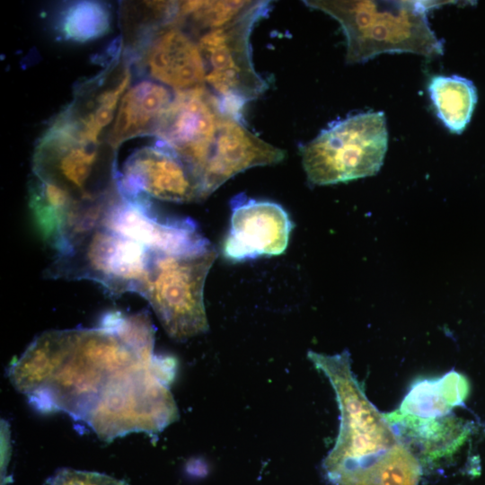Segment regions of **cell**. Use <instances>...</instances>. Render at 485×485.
Wrapping results in <instances>:
<instances>
[{"label": "cell", "instance_id": "cell-1", "mask_svg": "<svg viewBox=\"0 0 485 485\" xmlns=\"http://www.w3.org/2000/svg\"><path fill=\"white\" fill-rule=\"evenodd\" d=\"M154 346L146 313L113 311L95 328L41 333L8 375L35 409L64 412L105 442L133 432L154 436L179 411L170 390L175 360Z\"/></svg>", "mask_w": 485, "mask_h": 485}, {"label": "cell", "instance_id": "cell-2", "mask_svg": "<svg viewBox=\"0 0 485 485\" xmlns=\"http://www.w3.org/2000/svg\"><path fill=\"white\" fill-rule=\"evenodd\" d=\"M340 24L346 37L348 64L367 62L384 53H413L427 57L444 53L443 41L430 28L427 11L437 2L307 0Z\"/></svg>", "mask_w": 485, "mask_h": 485}, {"label": "cell", "instance_id": "cell-3", "mask_svg": "<svg viewBox=\"0 0 485 485\" xmlns=\"http://www.w3.org/2000/svg\"><path fill=\"white\" fill-rule=\"evenodd\" d=\"M308 358L330 381L340 411L339 434L322 467L333 483L369 459L401 442L394 427L367 399L355 377L350 355L309 351Z\"/></svg>", "mask_w": 485, "mask_h": 485}, {"label": "cell", "instance_id": "cell-4", "mask_svg": "<svg viewBox=\"0 0 485 485\" xmlns=\"http://www.w3.org/2000/svg\"><path fill=\"white\" fill-rule=\"evenodd\" d=\"M32 172L102 216L120 197L116 151L84 139L56 117L35 146Z\"/></svg>", "mask_w": 485, "mask_h": 485}, {"label": "cell", "instance_id": "cell-5", "mask_svg": "<svg viewBox=\"0 0 485 485\" xmlns=\"http://www.w3.org/2000/svg\"><path fill=\"white\" fill-rule=\"evenodd\" d=\"M388 146L383 111H366L338 119L299 146L308 182L330 185L376 174Z\"/></svg>", "mask_w": 485, "mask_h": 485}, {"label": "cell", "instance_id": "cell-6", "mask_svg": "<svg viewBox=\"0 0 485 485\" xmlns=\"http://www.w3.org/2000/svg\"><path fill=\"white\" fill-rule=\"evenodd\" d=\"M216 257L212 245L190 254L152 251L137 294L150 304L171 338L186 340L208 330L203 291Z\"/></svg>", "mask_w": 485, "mask_h": 485}, {"label": "cell", "instance_id": "cell-7", "mask_svg": "<svg viewBox=\"0 0 485 485\" xmlns=\"http://www.w3.org/2000/svg\"><path fill=\"white\" fill-rule=\"evenodd\" d=\"M269 9V1H255L233 22L195 36L204 62L206 86L231 116L242 119L244 105L269 88L253 66L250 38Z\"/></svg>", "mask_w": 485, "mask_h": 485}, {"label": "cell", "instance_id": "cell-8", "mask_svg": "<svg viewBox=\"0 0 485 485\" xmlns=\"http://www.w3.org/2000/svg\"><path fill=\"white\" fill-rule=\"evenodd\" d=\"M152 251L141 243L100 225L57 254L47 270L53 278L88 279L112 295L137 293Z\"/></svg>", "mask_w": 485, "mask_h": 485}, {"label": "cell", "instance_id": "cell-9", "mask_svg": "<svg viewBox=\"0 0 485 485\" xmlns=\"http://www.w3.org/2000/svg\"><path fill=\"white\" fill-rule=\"evenodd\" d=\"M101 225L154 252L190 254L211 246L195 221L162 215L143 196L121 195L108 209Z\"/></svg>", "mask_w": 485, "mask_h": 485}, {"label": "cell", "instance_id": "cell-10", "mask_svg": "<svg viewBox=\"0 0 485 485\" xmlns=\"http://www.w3.org/2000/svg\"><path fill=\"white\" fill-rule=\"evenodd\" d=\"M118 187L126 197H146L188 203L205 199L192 168L168 145L158 140L136 149L119 172Z\"/></svg>", "mask_w": 485, "mask_h": 485}, {"label": "cell", "instance_id": "cell-11", "mask_svg": "<svg viewBox=\"0 0 485 485\" xmlns=\"http://www.w3.org/2000/svg\"><path fill=\"white\" fill-rule=\"evenodd\" d=\"M225 114L218 97L207 87L175 93L155 137L172 148L200 181V172Z\"/></svg>", "mask_w": 485, "mask_h": 485}, {"label": "cell", "instance_id": "cell-12", "mask_svg": "<svg viewBox=\"0 0 485 485\" xmlns=\"http://www.w3.org/2000/svg\"><path fill=\"white\" fill-rule=\"evenodd\" d=\"M110 47L105 68L77 84L72 101L56 116L93 143H102L100 137L114 119L132 77V62L125 53L122 40H115Z\"/></svg>", "mask_w": 485, "mask_h": 485}, {"label": "cell", "instance_id": "cell-13", "mask_svg": "<svg viewBox=\"0 0 485 485\" xmlns=\"http://www.w3.org/2000/svg\"><path fill=\"white\" fill-rule=\"evenodd\" d=\"M126 52L144 77L175 93L207 87L196 38L181 25H165Z\"/></svg>", "mask_w": 485, "mask_h": 485}, {"label": "cell", "instance_id": "cell-14", "mask_svg": "<svg viewBox=\"0 0 485 485\" xmlns=\"http://www.w3.org/2000/svg\"><path fill=\"white\" fill-rule=\"evenodd\" d=\"M230 206V228L222 245L226 260L241 262L286 251L293 223L279 204L241 193Z\"/></svg>", "mask_w": 485, "mask_h": 485}, {"label": "cell", "instance_id": "cell-15", "mask_svg": "<svg viewBox=\"0 0 485 485\" xmlns=\"http://www.w3.org/2000/svg\"><path fill=\"white\" fill-rule=\"evenodd\" d=\"M286 157V151L251 132L242 119L225 114L216 140L200 172L207 198L230 178L252 167L272 165Z\"/></svg>", "mask_w": 485, "mask_h": 485}, {"label": "cell", "instance_id": "cell-16", "mask_svg": "<svg viewBox=\"0 0 485 485\" xmlns=\"http://www.w3.org/2000/svg\"><path fill=\"white\" fill-rule=\"evenodd\" d=\"M29 207L40 238L57 254L100 224L96 214L65 189L33 175L29 183Z\"/></svg>", "mask_w": 485, "mask_h": 485}, {"label": "cell", "instance_id": "cell-17", "mask_svg": "<svg viewBox=\"0 0 485 485\" xmlns=\"http://www.w3.org/2000/svg\"><path fill=\"white\" fill-rule=\"evenodd\" d=\"M175 92L153 79L143 77L120 100L106 143L115 151L127 140L155 136Z\"/></svg>", "mask_w": 485, "mask_h": 485}, {"label": "cell", "instance_id": "cell-18", "mask_svg": "<svg viewBox=\"0 0 485 485\" xmlns=\"http://www.w3.org/2000/svg\"><path fill=\"white\" fill-rule=\"evenodd\" d=\"M469 389L467 379L457 372L422 380L415 383L394 413L417 419L443 418L465 401Z\"/></svg>", "mask_w": 485, "mask_h": 485}, {"label": "cell", "instance_id": "cell-19", "mask_svg": "<svg viewBox=\"0 0 485 485\" xmlns=\"http://www.w3.org/2000/svg\"><path fill=\"white\" fill-rule=\"evenodd\" d=\"M421 465L402 441L337 480L333 485H418Z\"/></svg>", "mask_w": 485, "mask_h": 485}, {"label": "cell", "instance_id": "cell-20", "mask_svg": "<svg viewBox=\"0 0 485 485\" xmlns=\"http://www.w3.org/2000/svg\"><path fill=\"white\" fill-rule=\"evenodd\" d=\"M111 10L100 1H72L63 4L52 19L57 39L84 44L106 35L111 27Z\"/></svg>", "mask_w": 485, "mask_h": 485}, {"label": "cell", "instance_id": "cell-21", "mask_svg": "<svg viewBox=\"0 0 485 485\" xmlns=\"http://www.w3.org/2000/svg\"><path fill=\"white\" fill-rule=\"evenodd\" d=\"M428 91L438 119L451 132L461 134L477 103L473 83L459 75H434Z\"/></svg>", "mask_w": 485, "mask_h": 485}, {"label": "cell", "instance_id": "cell-22", "mask_svg": "<svg viewBox=\"0 0 485 485\" xmlns=\"http://www.w3.org/2000/svg\"><path fill=\"white\" fill-rule=\"evenodd\" d=\"M255 1H178L175 22L194 37L225 26L246 13Z\"/></svg>", "mask_w": 485, "mask_h": 485}, {"label": "cell", "instance_id": "cell-23", "mask_svg": "<svg viewBox=\"0 0 485 485\" xmlns=\"http://www.w3.org/2000/svg\"><path fill=\"white\" fill-rule=\"evenodd\" d=\"M48 485H129V483L104 473L60 468L48 481Z\"/></svg>", "mask_w": 485, "mask_h": 485}, {"label": "cell", "instance_id": "cell-24", "mask_svg": "<svg viewBox=\"0 0 485 485\" xmlns=\"http://www.w3.org/2000/svg\"><path fill=\"white\" fill-rule=\"evenodd\" d=\"M1 465H2V473H5L7 467V463L9 461V455L11 452V442H10V433L9 428L5 421H1ZM2 474V475H3Z\"/></svg>", "mask_w": 485, "mask_h": 485}]
</instances>
